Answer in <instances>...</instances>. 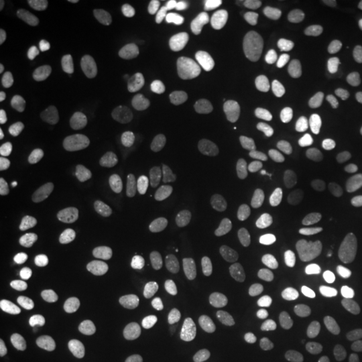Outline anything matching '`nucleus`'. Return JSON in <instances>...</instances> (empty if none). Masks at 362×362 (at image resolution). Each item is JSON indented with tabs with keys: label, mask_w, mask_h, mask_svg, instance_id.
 I'll return each instance as SVG.
<instances>
[{
	"label": "nucleus",
	"mask_w": 362,
	"mask_h": 362,
	"mask_svg": "<svg viewBox=\"0 0 362 362\" xmlns=\"http://www.w3.org/2000/svg\"><path fill=\"white\" fill-rule=\"evenodd\" d=\"M202 165L208 181L221 197H232L243 185V168L237 149L225 138H211L203 146Z\"/></svg>",
	"instance_id": "nucleus-1"
},
{
	"label": "nucleus",
	"mask_w": 362,
	"mask_h": 362,
	"mask_svg": "<svg viewBox=\"0 0 362 362\" xmlns=\"http://www.w3.org/2000/svg\"><path fill=\"white\" fill-rule=\"evenodd\" d=\"M280 293L302 309H319L332 297V284L324 270L309 264L288 269L279 282Z\"/></svg>",
	"instance_id": "nucleus-2"
},
{
	"label": "nucleus",
	"mask_w": 362,
	"mask_h": 362,
	"mask_svg": "<svg viewBox=\"0 0 362 362\" xmlns=\"http://www.w3.org/2000/svg\"><path fill=\"white\" fill-rule=\"evenodd\" d=\"M101 293L110 304L128 312L141 310L148 302L146 280L141 269L134 264L123 265L104 280Z\"/></svg>",
	"instance_id": "nucleus-3"
},
{
	"label": "nucleus",
	"mask_w": 362,
	"mask_h": 362,
	"mask_svg": "<svg viewBox=\"0 0 362 362\" xmlns=\"http://www.w3.org/2000/svg\"><path fill=\"white\" fill-rule=\"evenodd\" d=\"M361 193L354 183L342 181L325 193L319 205V223L327 232L342 230L361 214Z\"/></svg>",
	"instance_id": "nucleus-4"
},
{
	"label": "nucleus",
	"mask_w": 362,
	"mask_h": 362,
	"mask_svg": "<svg viewBox=\"0 0 362 362\" xmlns=\"http://www.w3.org/2000/svg\"><path fill=\"white\" fill-rule=\"evenodd\" d=\"M346 138L347 121L342 112L334 107L314 112L297 128L298 141L314 149L337 146Z\"/></svg>",
	"instance_id": "nucleus-5"
},
{
	"label": "nucleus",
	"mask_w": 362,
	"mask_h": 362,
	"mask_svg": "<svg viewBox=\"0 0 362 362\" xmlns=\"http://www.w3.org/2000/svg\"><path fill=\"white\" fill-rule=\"evenodd\" d=\"M218 310V296L210 284L188 280L175 298L176 317L183 324L197 325L210 320Z\"/></svg>",
	"instance_id": "nucleus-6"
},
{
	"label": "nucleus",
	"mask_w": 362,
	"mask_h": 362,
	"mask_svg": "<svg viewBox=\"0 0 362 362\" xmlns=\"http://www.w3.org/2000/svg\"><path fill=\"white\" fill-rule=\"evenodd\" d=\"M44 42L54 51L62 54L71 62L79 66H90L98 59V47L83 34L61 22H49L42 29Z\"/></svg>",
	"instance_id": "nucleus-7"
},
{
	"label": "nucleus",
	"mask_w": 362,
	"mask_h": 362,
	"mask_svg": "<svg viewBox=\"0 0 362 362\" xmlns=\"http://www.w3.org/2000/svg\"><path fill=\"white\" fill-rule=\"evenodd\" d=\"M225 351L215 339L187 336L163 344L158 362H223Z\"/></svg>",
	"instance_id": "nucleus-8"
},
{
	"label": "nucleus",
	"mask_w": 362,
	"mask_h": 362,
	"mask_svg": "<svg viewBox=\"0 0 362 362\" xmlns=\"http://www.w3.org/2000/svg\"><path fill=\"white\" fill-rule=\"evenodd\" d=\"M129 180V170L123 163H107L98 166L86 176L83 194L90 203H106L123 192Z\"/></svg>",
	"instance_id": "nucleus-9"
},
{
	"label": "nucleus",
	"mask_w": 362,
	"mask_h": 362,
	"mask_svg": "<svg viewBox=\"0 0 362 362\" xmlns=\"http://www.w3.org/2000/svg\"><path fill=\"white\" fill-rule=\"evenodd\" d=\"M233 35L240 47L253 61L272 64L279 59L280 45L275 34L255 22H240L233 25Z\"/></svg>",
	"instance_id": "nucleus-10"
},
{
	"label": "nucleus",
	"mask_w": 362,
	"mask_h": 362,
	"mask_svg": "<svg viewBox=\"0 0 362 362\" xmlns=\"http://www.w3.org/2000/svg\"><path fill=\"white\" fill-rule=\"evenodd\" d=\"M156 175L170 185H181L185 181V160L181 144L176 136H166L153 149Z\"/></svg>",
	"instance_id": "nucleus-11"
},
{
	"label": "nucleus",
	"mask_w": 362,
	"mask_h": 362,
	"mask_svg": "<svg viewBox=\"0 0 362 362\" xmlns=\"http://www.w3.org/2000/svg\"><path fill=\"white\" fill-rule=\"evenodd\" d=\"M29 267L47 280H57L64 269V252L51 238L34 240L27 252Z\"/></svg>",
	"instance_id": "nucleus-12"
},
{
	"label": "nucleus",
	"mask_w": 362,
	"mask_h": 362,
	"mask_svg": "<svg viewBox=\"0 0 362 362\" xmlns=\"http://www.w3.org/2000/svg\"><path fill=\"white\" fill-rule=\"evenodd\" d=\"M329 260L344 277L362 275V242L356 235H342L330 247Z\"/></svg>",
	"instance_id": "nucleus-13"
},
{
	"label": "nucleus",
	"mask_w": 362,
	"mask_h": 362,
	"mask_svg": "<svg viewBox=\"0 0 362 362\" xmlns=\"http://www.w3.org/2000/svg\"><path fill=\"white\" fill-rule=\"evenodd\" d=\"M69 7L74 16L93 27H110L119 17L117 0H72Z\"/></svg>",
	"instance_id": "nucleus-14"
},
{
	"label": "nucleus",
	"mask_w": 362,
	"mask_h": 362,
	"mask_svg": "<svg viewBox=\"0 0 362 362\" xmlns=\"http://www.w3.org/2000/svg\"><path fill=\"white\" fill-rule=\"evenodd\" d=\"M59 320H61V312H59L57 307L45 304L24 315V319H22V330L33 341L42 342L44 339L51 336Z\"/></svg>",
	"instance_id": "nucleus-15"
},
{
	"label": "nucleus",
	"mask_w": 362,
	"mask_h": 362,
	"mask_svg": "<svg viewBox=\"0 0 362 362\" xmlns=\"http://www.w3.org/2000/svg\"><path fill=\"white\" fill-rule=\"evenodd\" d=\"M302 352L307 362H332L337 352V339L330 329H312L302 342Z\"/></svg>",
	"instance_id": "nucleus-16"
},
{
	"label": "nucleus",
	"mask_w": 362,
	"mask_h": 362,
	"mask_svg": "<svg viewBox=\"0 0 362 362\" xmlns=\"http://www.w3.org/2000/svg\"><path fill=\"white\" fill-rule=\"evenodd\" d=\"M34 194L29 181L19 178L8 185L4 205H6V214L12 220H24L34 210Z\"/></svg>",
	"instance_id": "nucleus-17"
},
{
	"label": "nucleus",
	"mask_w": 362,
	"mask_h": 362,
	"mask_svg": "<svg viewBox=\"0 0 362 362\" xmlns=\"http://www.w3.org/2000/svg\"><path fill=\"white\" fill-rule=\"evenodd\" d=\"M305 33L314 42L329 44L337 37V24L329 13L324 11H310L304 17Z\"/></svg>",
	"instance_id": "nucleus-18"
},
{
	"label": "nucleus",
	"mask_w": 362,
	"mask_h": 362,
	"mask_svg": "<svg viewBox=\"0 0 362 362\" xmlns=\"http://www.w3.org/2000/svg\"><path fill=\"white\" fill-rule=\"evenodd\" d=\"M99 133V128L93 121V117L88 115H81L72 121L69 129V143L74 149H84L88 146L90 139H94Z\"/></svg>",
	"instance_id": "nucleus-19"
},
{
	"label": "nucleus",
	"mask_w": 362,
	"mask_h": 362,
	"mask_svg": "<svg viewBox=\"0 0 362 362\" xmlns=\"http://www.w3.org/2000/svg\"><path fill=\"white\" fill-rule=\"evenodd\" d=\"M99 121L104 129H112L121 126L126 121V111L119 103L112 101V99H104L98 107Z\"/></svg>",
	"instance_id": "nucleus-20"
},
{
	"label": "nucleus",
	"mask_w": 362,
	"mask_h": 362,
	"mask_svg": "<svg viewBox=\"0 0 362 362\" xmlns=\"http://www.w3.org/2000/svg\"><path fill=\"white\" fill-rule=\"evenodd\" d=\"M19 296H17V287L13 279L8 274L0 275V309L11 310L16 307Z\"/></svg>",
	"instance_id": "nucleus-21"
},
{
	"label": "nucleus",
	"mask_w": 362,
	"mask_h": 362,
	"mask_svg": "<svg viewBox=\"0 0 362 362\" xmlns=\"http://www.w3.org/2000/svg\"><path fill=\"white\" fill-rule=\"evenodd\" d=\"M16 81L11 74L2 72L0 74V111H6L16 98Z\"/></svg>",
	"instance_id": "nucleus-22"
},
{
	"label": "nucleus",
	"mask_w": 362,
	"mask_h": 362,
	"mask_svg": "<svg viewBox=\"0 0 362 362\" xmlns=\"http://www.w3.org/2000/svg\"><path fill=\"white\" fill-rule=\"evenodd\" d=\"M13 243H16V237H13V232L8 228L0 230V253L6 255L7 252L12 250Z\"/></svg>",
	"instance_id": "nucleus-23"
},
{
	"label": "nucleus",
	"mask_w": 362,
	"mask_h": 362,
	"mask_svg": "<svg viewBox=\"0 0 362 362\" xmlns=\"http://www.w3.org/2000/svg\"><path fill=\"white\" fill-rule=\"evenodd\" d=\"M8 16H11V2L8 0H2L0 4V25H6L8 21Z\"/></svg>",
	"instance_id": "nucleus-24"
},
{
	"label": "nucleus",
	"mask_w": 362,
	"mask_h": 362,
	"mask_svg": "<svg viewBox=\"0 0 362 362\" xmlns=\"http://www.w3.org/2000/svg\"><path fill=\"white\" fill-rule=\"evenodd\" d=\"M8 344H11V336H8L7 325L0 322V349H6Z\"/></svg>",
	"instance_id": "nucleus-25"
},
{
	"label": "nucleus",
	"mask_w": 362,
	"mask_h": 362,
	"mask_svg": "<svg viewBox=\"0 0 362 362\" xmlns=\"http://www.w3.org/2000/svg\"><path fill=\"white\" fill-rule=\"evenodd\" d=\"M8 175H11V166L6 160H0V183H6Z\"/></svg>",
	"instance_id": "nucleus-26"
},
{
	"label": "nucleus",
	"mask_w": 362,
	"mask_h": 362,
	"mask_svg": "<svg viewBox=\"0 0 362 362\" xmlns=\"http://www.w3.org/2000/svg\"><path fill=\"white\" fill-rule=\"evenodd\" d=\"M170 4H171V6H176V7L188 8V7L197 6V0H171Z\"/></svg>",
	"instance_id": "nucleus-27"
},
{
	"label": "nucleus",
	"mask_w": 362,
	"mask_h": 362,
	"mask_svg": "<svg viewBox=\"0 0 362 362\" xmlns=\"http://www.w3.org/2000/svg\"><path fill=\"white\" fill-rule=\"evenodd\" d=\"M7 362H30L29 361V357H27V356H13L12 357V359H8Z\"/></svg>",
	"instance_id": "nucleus-28"
}]
</instances>
